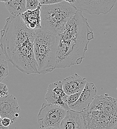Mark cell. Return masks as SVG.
Instances as JSON below:
<instances>
[{
    "label": "cell",
    "mask_w": 117,
    "mask_h": 129,
    "mask_svg": "<svg viewBox=\"0 0 117 129\" xmlns=\"http://www.w3.org/2000/svg\"><path fill=\"white\" fill-rule=\"evenodd\" d=\"M112 129H117V124Z\"/></svg>",
    "instance_id": "25"
},
{
    "label": "cell",
    "mask_w": 117,
    "mask_h": 129,
    "mask_svg": "<svg viewBox=\"0 0 117 129\" xmlns=\"http://www.w3.org/2000/svg\"><path fill=\"white\" fill-rule=\"evenodd\" d=\"M21 109L17 99L13 95L0 98V116L2 118H8L13 124L20 116Z\"/></svg>",
    "instance_id": "10"
},
{
    "label": "cell",
    "mask_w": 117,
    "mask_h": 129,
    "mask_svg": "<svg viewBox=\"0 0 117 129\" xmlns=\"http://www.w3.org/2000/svg\"><path fill=\"white\" fill-rule=\"evenodd\" d=\"M62 82L63 89L68 96L82 92L87 83L85 78L82 77L77 74L64 79Z\"/></svg>",
    "instance_id": "11"
},
{
    "label": "cell",
    "mask_w": 117,
    "mask_h": 129,
    "mask_svg": "<svg viewBox=\"0 0 117 129\" xmlns=\"http://www.w3.org/2000/svg\"><path fill=\"white\" fill-rule=\"evenodd\" d=\"M2 118L0 116V129H9V127H5L2 125Z\"/></svg>",
    "instance_id": "21"
},
{
    "label": "cell",
    "mask_w": 117,
    "mask_h": 129,
    "mask_svg": "<svg viewBox=\"0 0 117 129\" xmlns=\"http://www.w3.org/2000/svg\"><path fill=\"white\" fill-rule=\"evenodd\" d=\"M41 5L39 0H26L27 10H36Z\"/></svg>",
    "instance_id": "16"
},
{
    "label": "cell",
    "mask_w": 117,
    "mask_h": 129,
    "mask_svg": "<svg viewBox=\"0 0 117 129\" xmlns=\"http://www.w3.org/2000/svg\"><path fill=\"white\" fill-rule=\"evenodd\" d=\"M82 92L74 93L70 95H68L67 99V104L70 107V106L74 105L79 99Z\"/></svg>",
    "instance_id": "17"
},
{
    "label": "cell",
    "mask_w": 117,
    "mask_h": 129,
    "mask_svg": "<svg viewBox=\"0 0 117 129\" xmlns=\"http://www.w3.org/2000/svg\"><path fill=\"white\" fill-rule=\"evenodd\" d=\"M56 35L58 44L57 69H67L81 64L85 58L89 43L94 39L88 19L80 11Z\"/></svg>",
    "instance_id": "2"
},
{
    "label": "cell",
    "mask_w": 117,
    "mask_h": 129,
    "mask_svg": "<svg viewBox=\"0 0 117 129\" xmlns=\"http://www.w3.org/2000/svg\"><path fill=\"white\" fill-rule=\"evenodd\" d=\"M81 114L85 129H112L117 124V99L108 94L97 95Z\"/></svg>",
    "instance_id": "3"
},
{
    "label": "cell",
    "mask_w": 117,
    "mask_h": 129,
    "mask_svg": "<svg viewBox=\"0 0 117 129\" xmlns=\"http://www.w3.org/2000/svg\"><path fill=\"white\" fill-rule=\"evenodd\" d=\"M116 0H76L73 5L78 11L91 15H106L114 7Z\"/></svg>",
    "instance_id": "7"
},
{
    "label": "cell",
    "mask_w": 117,
    "mask_h": 129,
    "mask_svg": "<svg viewBox=\"0 0 117 129\" xmlns=\"http://www.w3.org/2000/svg\"><path fill=\"white\" fill-rule=\"evenodd\" d=\"M39 1L41 5H49L61 3L64 0H39Z\"/></svg>",
    "instance_id": "19"
},
{
    "label": "cell",
    "mask_w": 117,
    "mask_h": 129,
    "mask_svg": "<svg viewBox=\"0 0 117 129\" xmlns=\"http://www.w3.org/2000/svg\"><path fill=\"white\" fill-rule=\"evenodd\" d=\"M43 129H61L60 127H48Z\"/></svg>",
    "instance_id": "23"
},
{
    "label": "cell",
    "mask_w": 117,
    "mask_h": 129,
    "mask_svg": "<svg viewBox=\"0 0 117 129\" xmlns=\"http://www.w3.org/2000/svg\"><path fill=\"white\" fill-rule=\"evenodd\" d=\"M9 94L7 86L3 83L0 82V98L6 96Z\"/></svg>",
    "instance_id": "18"
},
{
    "label": "cell",
    "mask_w": 117,
    "mask_h": 129,
    "mask_svg": "<svg viewBox=\"0 0 117 129\" xmlns=\"http://www.w3.org/2000/svg\"><path fill=\"white\" fill-rule=\"evenodd\" d=\"M5 6L13 16H20L27 11L26 0H10L5 3Z\"/></svg>",
    "instance_id": "14"
},
{
    "label": "cell",
    "mask_w": 117,
    "mask_h": 129,
    "mask_svg": "<svg viewBox=\"0 0 117 129\" xmlns=\"http://www.w3.org/2000/svg\"><path fill=\"white\" fill-rule=\"evenodd\" d=\"M64 1L67 2L68 3H70L72 5H74L76 2V0H64Z\"/></svg>",
    "instance_id": "22"
},
{
    "label": "cell",
    "mask_w": 117,
    "mask_h": 129,
    "mask_svg": "<svg viewBox=\"0 0 117 129\" xmlns=\"http://www.w3.org/2000/svg\"><path fill=\"white\" fill-rule=\"evenodd\" d=\"M67 110L57 105L43 103L37 116L38 123L40 128L60 127Z\"/></svg>",
    "instance_id": "6"
},
{
    "label": "cell",
    "mask_w": 117,
    "mask_h": 129,
    "mask_svg": "<svg viewBox=\"0 0 117 129\" xmlns=\"http://www.w3.org/2000/svg\"><path fill=\"white\" fill-rule=\"evenodd\" d=\"M61 129H85L83 117L80 112L68 110L60 125Z\"/></svg>",
    "instance_id": "12"
},
{
    "label": "cell",
    "mask_w": 117,
    "mask_h": 129,
    "mask_svg": "<svg viewBox=\"0 0 117 129\" xmlns=\"http://www.w3.org/2000/svg\"><path fill=\"white\" fill-rule=\"evenodd\" d=\"M10 0H0L1 2H4V3H7L9 2Z\"/></svg>",
    "instance_id": "24"
},
{
    "label": "cell",
    "mask_w": 117,
    "mask_h": 129,
    "mask_svg": "<svg viewBox=\"0 0 117 129\" xmlns=\"http://www.w3.org/2000/svg\"><path fill=\"white\" fill-rule=\"evenodd\" d=\"M97 88L94 83L87 82L78 101L69 107L70 109L78 112L87 110L97 96Z\"/></svg>",
    "instance_id": "9"
},
{
    "label": "cell",
    "mask_w": 117,
    "mask_h": 129,
    "mask_svg": "<svg viewBox=\"0 0 117 129\" xmlns=\"http://www.w3.org/2000/svg\"><path fill=\"white\" fill-rule=\"evenodd\" d=\"M58 46L55 34L42 28L36 30L34 53L40 74L46 75L57 69Z\"/></svg>",
    "instance_id": "4"
},
{
    "label": "cell",
    "mask_w": 117,
    "mask_h": 129,
    "mask_svg": "<svg viewBox=\"0 0 117 129\" xmlns=\"http://www.w3.org/2000/svg\"><path fill=\"white\" fill-rule=\"evenodd\" d=\"M9 75V67L6 61L0 59V82Z\"/></svg>",
    "instance_id": "15"
},
{
    "label": "cell",
    "mask_w": 117,
    "mask_h": 129,
    "mask_svg": "<svg viewBox=\"0 0 117 129\" xmlns=\"http://www.w3.org/2000/svg\"><path fill=\"white\" fill-rule=\"evenodd\" d=\"M68 96L63 89L62 81H57L49 85L45 98L48 104L58 106L68 111L70 110L67 104Z\"/></svg>",
    "instance_id": "8"
},
{
    "label": "cell",
    "mask_w": 117,
    "mask_h": 129,
    "mask_svg": "<svg viewBox=\"0 0 117 129\" xmlns=\"http://www.w3.org/2000/svg\"><path fill=\"white\" fill-rule=\"evenodd\" d=\"M35 32L27 27L20 16L12 15L0 32V48L8 62L27 75L40 74L34 53Z\"/></svg>",
    "instance_id": "1"
},
{
    "label": "cell",
    "mask_w": 117,
    "mask_h": 129,
    "mask_svg": "<svg viewBox=\"0 0 117 129\" xmlns=\"http://www.w3.org/2000/svg\"><path fill=\"white\" fill-rule=\"evenodd\" d=\"M116 1H117V0H116Z\"/></svg>",
    "instance_id": "26"
},
{
    "label": "cell",
    "mask_w": 117,
    "mask_h": 129,
    "mask_svg": "<svg viewBox=\"0 0 117 129\" xmlns=\"http://www.w3.org/2000/svg\"><path fill=\"white\" fill-rule=\"evenodd\" d=\"M41 9V5L36 10H27L20 16L27 27L32 30L42 28Z\"/></svg>",
    "instance_id": "13"
},
{
    "label": "cell",
    "mask_w": 117,
    "mask_h": 129,
    "mask_svg": "<svg viewBox=\"0 0 117 129\" xmlns=\"http://www.w3.org/2000/svg\"><path fill=\"white\" fill-rule=\"evenodd\" d=\"M72 4L65 1L49 5H41L42 28L55 35L63 29L78 12Z\"/></svg>",
    "instance_id": "5"
},
{
    "label": "cell",
    "mask_w": 117,
    "mask_h": 129,
    "mask_svg": "<svg viewBox=\"0 0 117 129\" xmlns=\"http://www.w3.org/2000/svg\"><path fill=\"white\" fill-rule=\"evenodd\" d=\"M12 124V121L8 118H2V124L5 127H9V126Z\"/></svg>",
    "instance_id": "20"
}]
</instances>
